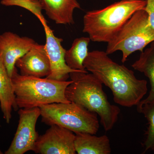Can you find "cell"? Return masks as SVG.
<instances>
[{"label": "cell", "instance_id": "2e32d148", "mask_svg": "<svg viewBox=\"0 0 154 154\" xmlns=\"http://www.w3.org/2000/svg\"><path fill=\"white\" fill-rule=\"evenodd\" d=\"M90 40L89 37L76 38L70 48L66 51V62L70 68L75 70L87 71L84 66V63L89 53L88 46Z\"/></svg>", "mask_w": 154, "mask_h": 154}, {"label": "cell", "instance_id": "ac0fdd59", "mask_svg": "<svg viewBox=\"0 0 154 154\" xmlns=\"http://www.w3.org/2000/svg\"><path fill=\"white\" fill-rule=\"evenodd\" d=\"M1 4L6 6H19L34 14L40 22L46 21L42 13V6L39 0H2Z\"/></svg>", "mask_w": 154, "mask_h": 154}, {"label": "cell", "instance_id": "ba28073f", "mask_svg": "<svg viewBox=\"0 0 154 154\" xmlns=\"http://www.w3.org/2000/svg\"><path fill=\"white\" fill-rule=\"evenodd\" d=\"M75 134L64 128L53 125L38 136L33 151L40 154H75Z\"/></svg>", "mask_w": 154, "mask_h": 154}, {"label": "cell", "instance_id": "3957f363", "mask_svg": "<svg viewBox=\"0 0 154 154\" xmlns=\"http://www.w3.org/2000/svg\"><path fill=\"white\" fill-rule=\"evenodd\" d=\"M146 0H121L100 10L87 12L84 17L83 32L91 41L108 42L139 10L145 9Z\"/></svg>", "mask_w": 154, "mask_h": 154}, {"label": "cell", "instance_id": "4fadbf2b", "mask_svg": "<svg viewBox=\"0 0 154 154\" xmlns=\"http://www.w3.org/2000/svg\"><path fill=\"white\" fill-rule=\"evenodd\" d=\"M0 107L3 117L7 123L12 118L13 109H18L16 101L12 78L9 76L2 57L0 56Z\"/></svg>", "mask_w": 154, "mask_h": 154}, {"label": "cell", "instance_id": "8992f818", "mask_svg": "<svg viewBox=\"0 0 154 154\" xmlns=\"http://www.w3.org/2000/svg\"><path fill=\"white\" fill-rule=\"evenodd\" d=\"M154 41V29L150 24L148 15L144 9L134 14L117 35L107 43V54L120 51L122 53V62L124 63L128 58L135 51L143 49Z\"/></svg>", "mask_w": 154, "mask_h": 154}, {"label": "cell", "instance_id": "8fae6325", "mask_svg": "<svg viewBox=\"0 0 154 154\" xmlns=\"http://www.w3.org/2000/svg\"><path fill=\"white\" fill-rule=\"evenodd\" d=\"M16 67L22 75L43 78L51 73V66L45 45L36 43L17 60Z\"/></svg>", "mask_w": 154, "mask_h": 154}, {"label": "cell", "instance_id": "30bf717a", "mask_svg": "<svg viewBox=\"0 0 154 154\" xmlns=\"http://www.w3.org/2000/svg\"><path fill=\"white\" fill-rule=\"evenodd\" d=\"M36 43L32 38L21 37L10 31L0 34V56L11 78L16 68L17 60Z\"/></svg>", "mask_w": 154, "mask_h": 154}, {"label": "cell", "instance_id": "9c48e42d", "mask_svg": "<svg viewBox=\"0 0 154 154\" xmlns=\"http://www.w3.org/2000/svg\"><path fill=\"white\" fill-rule=\"evenodd\" d=\"M46 36L45 49L51 66V73L46 78L59 81H67L72 72L78 71L70 68L66 62V50L61 43L62 38H58L47 25V22H42Z\"/></svg>", "mask_w": 154, "mask_h": 154}, {"label": "cell", "instance_id": "7a4b0ae2", "mask_svg": "<svg viewBox=\"0 0 154 154\" xmlns=\"http://www.w3.org/2000/svg\"><path fill=\"white\" fill-rule=\"evenodd\" d=\"M70 78L72 82L65 92L68 100L99 115L105 131L112 129L118 120L120 110L109 102L102 82L88 71L72 72Z\"/></svg>", "mask_w": 154, "mask_h": 154}, {"label": "cell", "instance_id": "9a60e30c", "mask_svg": "<svg viewBox=\"0 0 154 154\" xmlns=\"http://www.w3.org/2000/svg\"><path fill=\"white\" fill-rule=\"evenodd\" d=\"M131 66L135 70L143 73L150 83L151 90L148 96L137 105L152 102L154 100V41L150 43L149 47L141 53L138 59Z\"/></svg>", "mask_w": 154, "mask_h": 154}, {"label": "cell", "instance_id": "d6986e66", "mask_svg": "<svg viewBox=\"0 0 154 154\" xmlns=\"http://www.w3.org/2000/svg\"><path fill=\"white\" fill-rule=\"evenodd\" d=\"M144 10L148 15L149 22L154 29V0H146Z\"/></svg>", "mask_w": 154, "mask_h": 154}, {"label": "cell", "instance_id": "277c9868", "mask_svg": "<svg viewBox=\"0 0 154 154\" xmlns=\"http://www.w3.org/2000/svg\"><path fill=\"white\" fill-rule=\"evenodd\" d=\"M16 101L19 108L40 107L53 103H69L66 90L72 81H59L22 75L17 67L12 77Z\"/></svg>", "mask_w": 154, "mask_h": 154}, {"label": "cell", "instance_id": "ffe728a7", "mask_svg": "<svg viewBox=\"0 0 154 154\" xmlns=\"http://www.w3.org/2000/svg\"><path fill=\"white\" fill-rule=\"evenodd\" d=\"M3 154V152L1 151V150L0 149V154Z\"/></svg>", "mask_w": 154, "mask_h": 154}, {"label": "cell", "instance_id": "5bb4252c", "mask_svg": "<svg viewBox=\"0 0 154 154\" xmlns=\"http://www.w3.org/2000/svg\"><path fill=\"white\" fill-rule=\"evenodd\" d=\"M75 148L79 154H110V141L107 136H96L88 133L75 134Z\"/></svg>", "mask_w": 154, "mask_h": 154}, {"label": "cell", "instance_id": "5b68a950", "mask_svg": "<svg viewBox=\"0 0 154 154\" xmlns=\"http://www.w3.org/2000/svg\"><path fill=\"white\" fill-rule=\"evenodd\" d=\"M40 107L42 121L62 127L75 134H96L99 128L98 115L74 102L53 103Z\"/></svg>", "mask_w": 154, "mask_h": 154}, {"label": "cell", "instance_id": "52a82bcc", "mask_svg": "<svg viewBox=\"0 0 154 154\" xmlns=\"http://www.w3.org/2000/svg\"><path fill=\"white\" fill-rule=\"evenodd\" d=\"M19 124L11 145L5 154H24L33 151L38 137L36 130L37 119L41 116L40 107L20 108Z\"/></svg>", "mask_w": 154, "mask_h": 154}, {"label": "cell", "instance_id": "7c38bea8", "mask_svg": "<svg viewBox=\"0 0 154 154\" xmlns=\"http://www.w3.org/2000/svg\"><path fill=\"white\" fill-rule=\"evenodd\" d=\"M42 9L48 18L56 24H74L73 13L75 9L81 8L77 0H39Z\"/></svg>", "mask_w": 154, "mask_h": 154}, {"label": "cell", "instance_id": "e0dca14e", "mask_svg": "<svg viewBox=\"0 0 154 154\" xmlns=\"http://www.w3.org/2000/svg\"><path fill=\"white\" fill-rule=\"evenodd\" d=\"M138 112L143 114L148 122L145 139L143 143L144 152L154 150V100L149 103L137 105Z\"/></svg>", "mask_w": 154, "mask_h": 154}, {"label": "cell", "instance_id": "6da1fadb", "mask_svg": "<svg viewBox=\"0 0 154 154\" xmlns=\"http://www.w3.org/2000/svg\"><path fill=\"white\" fill-rule=\"evenodd\" d=\"M105 51L89 52L84 65L112 92L114 102L123 107L137 106L148 91L145 80L138 79L134 72L116 63Z\"/></svg>", "mask_w": 154, "mask_h": 154}]
</instances>
